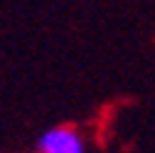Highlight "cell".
Wrapping results in <instances>:
<instances>
[{
	"label": "cell",
	"instance_id": "obj_1",
	"mask_svg": "<svg viewBox=\"0 0 155 153\" xmlns=\"http://www.w3.org/2000/svg\"><path fill=\"white\" fill-rule=\"evenodd\" d=\"M38 153H85V143L75 128L58 126L38 138Z\"/></svg>",
	"mask_w": 155,
	"mask_h": 153
}]
</instances>
